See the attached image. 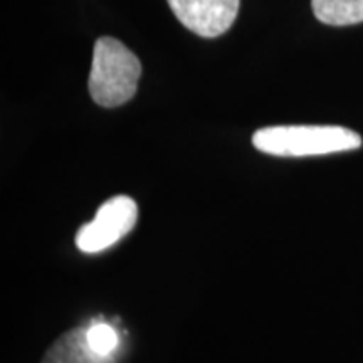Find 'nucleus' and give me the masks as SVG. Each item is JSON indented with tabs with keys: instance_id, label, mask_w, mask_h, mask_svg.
<instances>
[{
	"instance_id": "7ed1b4c3",
	"label": "nucleus",
	"mask_w": 363,
	"mask_h": 363,
	"mask_svg": "<svg viewBox=\"0 0 363 363\" xmlns=\"http://www.w3.org/2000/svg\"><path fill=\"white\" fill-rule=\"evenodd\" d=\"M138 219V207L133 199L118 195L99 206L94 219L76 234V246L86 254H98L115 246L131 233Z\"/></svg>"
},
{
	"instance_id": "f257e3e1",
	"label": "nucleus",
	"mask_w": 363,
	"mask_h": 363,
	"mask_svg": "<svg viewBox=\"0 0 363 363\" xmlns=\"http://www.w3.org/2000/svg\"><path fill=\"white\" fill-rule=\"evenodd\" d=\"M252 145L274 157H318L362 147V136L343 126H267L257 130Z\"/></svg>"
},
{
	"instance_id": "0eeeda50",
	"label": "nucleus",
	"mask_w": 363,
	"mask_h": 363,
	"mask_svg": "<svg viewBox=\"0 0 363 363\" xmlns=\"http://www.w3.org/2000/svg\"><path fill=\"white\" fill-rule=\"evenodd\" d=\"M86 337L91 347L98 353L108 357H116L120 348V335L116 328L108 323H91L86 326Z\"/></svg>"
},
{
	"instance_id": "f03ea898",
	"label": "nucleus",
	"mask_w": 363,
	"mask_h": 363,
	"mask_svg": "<svg viewBox=\"0 0 363 363\" xmlns=\"http://www.w3.org/2000/svg\"><path fill=\"white\" fill-rule=\"evenodd\" d=\"M142 78V62L115 38H99L93 49L89 93L103 108H116L135 96Z\"/></svg>"
},
{
	"instance_id": "423d86ee",
	"label": "nucleus",
	"mask_w": 363,
	"mask_h": 363,
	"mask_svg": "<svg viewBox=\"0 0 363 363\" xmlns=\"http://www.w3.org/2000/svg\"><path fill=\"white\" fill-rule=\"evenodd\" d=\"M313 13L326 26H353L363 22V0H311Z\"/></svg>"
},
{
	"instance_id": "39448f33",
	"label": "nucleus",
	"mask_w": 363,
	"mask_h": 363,
	"mask_svg": "<svg viewBox=\"0 0 363 363\" xmlns=\"http://www.w3.org/2000/svg\"><path fill=\"white\" fill-rule=\"evenodd\" d=\"M40 363H118L116 357L101 355L91 347L84 328L67 331L52 343Z\"/></svg>"
},
{
	"instance_id": "20e7f679",
	"label": "nucleus",
	"mask_w": 363,
	"mask_h": 363,
	"mask_svg": "<svg viewBox=\"0 0 363 363\" xmlns=\"http://www.w3.org/2000/svg\"><path fill=\"white\" fill-rule=\"evenodd\" d=\"M182 24L194 34L214 39L234 24L240 0H167Z\"/></svg>"
}]
</instances>
